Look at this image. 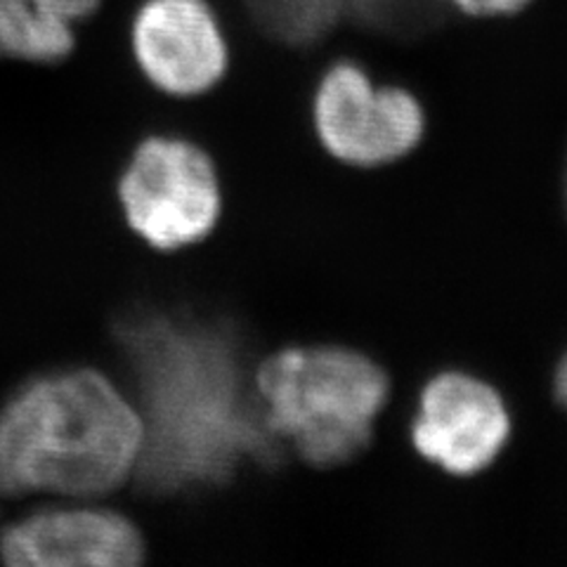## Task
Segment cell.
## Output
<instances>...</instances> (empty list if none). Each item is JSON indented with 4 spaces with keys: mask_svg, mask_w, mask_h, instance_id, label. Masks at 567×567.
Wrapping results in <instances>:
<instances>
[{
    "mask_svg": "<svg viewBox=\"0 0 567 567\" xmlns=\"http://www.w3.org/2000/svg\"><path fill=\"white\" fill-rule=\"evenodd\" d=\"M256 390L272 433L310 466L333 468L369 447L390 388L379 364L352 350L289 348L262 362Z\"/></svg>",
    "mask_w": 567,
    "mask_h": 567,
    "instance_id": "cell-3",
    "label": "cell"
},
{
    "mask_svg": "<svg viewBox=\"0 0 567 567\" xmlns=\"http://www.w3.org/2000/svg\"><path fill=\"white\" fill-rule=\"evenodd\" d=\"M76 48V27L50 14L39 0H0V60L64 62Z\"/></svg>",
    "mask_w": 567,
    "mask_h": 567,
    "instance_id": "cell-9",
    "label": "cell"
},
{
    "mask_svg": "<svg viewBox=\"0 0 567 567\" xmlns=\"http://www.w3.org/2000/svg\"><path fill=\"white\" fill-rule=\"evenodd\" d=\"M556 393H558V400L567 406V358L565 362L560 364L558 369V377H556Z\"/></svg>",
    "mask_w": 567,
    "mask_h": 567,
    "instance_id": "cell-12",
    "label": "cell"
},
{
    "mask_svg": "<svg viewBox=\"0 0 567 567\" xmlns=\"http://www.w3.org/2000/svg\"><path fill=\"white\" fill-rule=\"evenodd\" d=\"M511 437V416L496 390L464 374L429 383L412 440L423 458L452 475H475L494 464Z\"/></svg>",
    "mask_w": 567,
    "mask_h": 567,
    "instance_id": "cell-7",
    "label": "cell"
},
{
    "mask_svg": "<svg viewBox=\"0 0 567 567\" xmlns=\"http://www.w3.org/2000/svg\"><path fill=\"white\" fill-rule=\"evenodd\" d=\"M456 12L468 17H506L525 10L532 0H450Z\"/></svg>",
    "mask_w": 567,
    "mask_h": 567,
    "instance_id": "cell-11",
    "label": "cell"
},
{
    "mask_svg": "<svg viewBox=\"0 0 567 567\" xmlns=\"http://www.w3.org/2000/svg\"><path fill=\"white\" fill-rule=\"evenodd\" d=\"M312 121L329 154L350 166H383L410 154L425 131L412 87L377 81L354 60L329 62L312 85Z\"/></svg>",
    "mask_w": 567,
    "mask_h": 567,
    "instance_id": "cell-4",
    "label": "cell"
},
{
    "mask_svg": "<svg viewBox=\"0 0 567 567\" xmlns=\"http://www.w3.org/2000/svg\"><path fill=\"white\" fill-rule=\"evenodd\" d=\"M0 556L22 567H126L145 556V542L112 511H43L6 532Z\"/></svg>",
    "mask_w": 567,
    "mask_h": 567,
    "instance_id": "cell-8",
    "label": "cell"
},
{
    "mask_svg": "<svg viewBox=\"0 0 567 567\" xmlns=\"http://www.w3.org/2000/svg\"><path fill=\"white\" fill-rule=\"evenodd\" d=\"M137 388L140 485L181 494L225 485L241 464L272 466L279 437L246 379L244 348L225 319L140 306L116 322Z\"/></svg>",
    "mask_w": 567,
    "mask_h": 567,
    "instance_id": "cell-1",
    "label": "cell"
},
{
    "mask_svg": "<svg viewBox=\"0 0 567 567\" xmlns=\"http://www.w3.org/2000/svg\"><path fill=\"white\" fill-rule=\"evenodd\" d=\"M39 6H43L50 14H55L60 20L76 27L81 22L93 20L102 10L104 0H39Z\"/></svg>",
    "mask_w": 567,
    "mask_h": 567,
    "instance_id": "cell-10",
    "label": "cell"
},
{
    "mask_svg": "<svg viewBox=\"0 0 567 567\" xmlns=\"http://www.w3.org/2000/svg\"><path fill=\"white\" fill-rule=\"evenodd\" d=\"M128 225L147 244L173 251L208 237L220 216V185L204 150L181 137H150L121 175Z\"/></svg>",
    "mask_w": 567,
    "mask_h": 567,
    "instance_id": "cell-5",
    "label": "cell"
},
{
    "mask_svg": "<svg viewBox=\"0 0 567 567\" xmlns=\"http://www.w3.org/2000/svg\"><path fill=\"white\" fill-rule=\"evenodd\" d=\"M142 421L93 369L31 379L0 410V489L104 494L135 471Z\"/></svg>",
    "mask_w": 567,
    "mask_h": 567,
    "instance_id": "cell-2",
    "label": "cell"
},
{
    "mask_svg": "<svg viewBox=\"0 0 567 567\" xmlns=\"http://www.w3.org/2000/svg\"><path fill=\"white\" fill-rule=\"evenodd\" d=\"M128 39L140 74L173 97L213 91L233 60L213 0H140Z\"/></svg>",
    "mask_w": 567,
    "mask_h": 567,
    "instance_id": "cell-6",
    "label": "cell"
}]
</instances>
